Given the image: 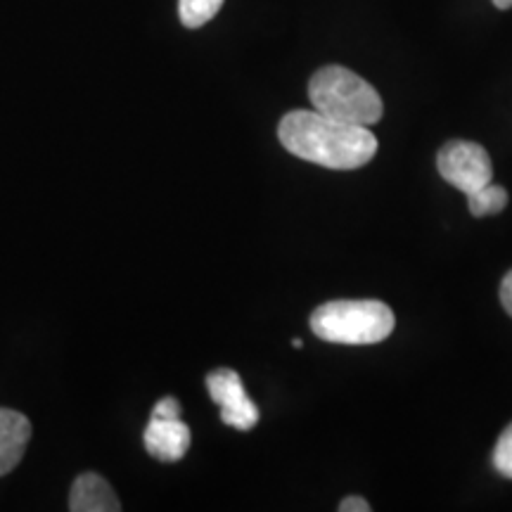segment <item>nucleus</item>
Instances as JSON below:
<instances>
[{
  "instance_id": "f257e3e1",
  "label": "nucleus",
  "mask_w": 512,
  "mask_h": 512,
  "mask_svg": "<svg viewBox=\"0 0 512 512\" xmlns=\"http://www.w3.org/2000/svg\"><path fill=\"white\" fill-rule=\"evenodd\" d=\"M278 138L294 157L339 171L366 166L377 152V138L368 126L330 119L316 110L285 114L280 119Z\"/></svg>"
},
{
  "instance_id": "f03ea898",
  "label": "nucleus",
  "mask_w": 512,
  "mask_h": 512,
  "mask_svg": "<svg viewBox=\"0 0 512 512\" xmlns=\"http://www.w3.org/2000/svg\"><path fill=\"white\" fill-rule=\"evenodd\" d=\"M309 98L316 112L356 126H373L384 114L380 93L366 79L339 64L318 69L311 76Z\"/></svg>"
},
{
  "instance_id": "7ed1b4c3",
  "label": "nucleus",
  "mask_w": 512,
  "mask_h": 512,
  "mask_svg": "<svg viewBox=\"0 0 512 512\" xmlns=\"http://www.w3.org/2000/svg\"><path fill=\"white\" fill-rule=\"evenodd\" d=\"M394 313L377 299H339L311 313L313 335L332 344H380L394 332Z\"/></svg>"
},
{
  "instance_id": "20e7f679",
  "label": "nucleus",
  "mask_w": 512,
  "mask_h": 512,
  "mask_svg": "<svg viewBox=\"0 0 512 512\" xmlns=\"http://www.w3.org/2000/svg\"><path fill=\"white\" fill-rule=\"evenodd\" d=\"M437 169L446 183L458 188L465 195L494 181V166L489 152L482 145L470 140H451L439 150Z\"/></svg>"
},
{
  "instance_id": "39448f33",
  "label": "nucleus",
  "mask_w": 512,
  "mask_h": 512,
  "mask_svg": "<svg viewBox=\"0 0 512 512\" xmlns=\"http://www.w3.org/2000/svg\"><path fill=\"white\" fill-rule=\"evenodd\" d=\"M209 396L221 406V420L235 430H252L259 422V408L249 399L240 375L230 368L214 370L207 375Z\"/></svg>"
},
{
  "instance_id": "423d86ee",
  "label": "nucleus",
  "mask_w": 512,
  "mask_h": 512,
  "mask_svg": "<svg viewBox=\"0 0 512 512\" xmlns=\"http://www.w3.org/2000/svg\"><path fill=\"white\" fill-rule=\"evenodd\" d=\"M190 427L181 418H152L145 427V451L159 463H176L190 448Z\"/></svg>"
},
{
  "instance_id": "0eeeda50",
  "label": "nucleus",
  "mask_w": 512,
  "mask_h": 512,
  "mask_svg": "<svg viewBox=\"0 0 512 512\" xmlns=\"http://www.w3.org/2000/svg\"><path fill=\"white\" fill-rule=\"evenodd\" d=\"M31 439V422L27 415L0 408V477L15 470Z\"/></svg>"
},
{
  "instance_id": "6e6552de",
  "label": "nucleus",
  "mask_w": 512,
  "mask_h": 512,
  "mask_svg": "<svg viewBox=\"0 0 512 512\" xmlns=\"http://www.w3.org/2000/svg\"><path fill=\"white\" fill-rule=\"evenodd\" d=\"M69 510L72 512H119V498L112 491V486L107 484V479H102L95 472H83L81 477H76L72 484V494H69Z\"/></svg>"
},
{
  "instance_id": "1a4fd4ad",
  "label": "nucleus",
  "mask_w": 512,
  "mask_h": 512,
  "mask_svg": "<svg viewBox=\"0 0 512 512\" xmlns=\"http://www.w3.org/2000/svg\"><path fill=\"white\" fill-rule=\"evenodd\" d=\"M505 204H508V192H505V188H501V185H494V183H486L479 190L467 195V207H470V214L477 216V219H482V216L501 214Z\"/></svg>"
},
{
  "instance_id": "9d476101",
  "label": "nucleus",
  "mask_w": 512,
  "mask_h": 512,
  "mask_svg": "<svg viewBox=\"0 0 512 512\" xmlns=\"http://www.w3.org/2000/svg\"><path fill=\"white\" fill-rule=\"evenodd\" d=\"M223 0H178V17L183 27L200 29L219 15Z\"/></svg>"
},
{
  "instance_id": "9b49d317",
  "label": "nucleus",
  "mask_w": 512,
  "mask_h": 512,
  "mask_svg": "<svg viewBox=\"0 0 512 512\" xmlns=\"http://www.w3.org/2000/svg\"><path fill=\"white\" fill-rule=\"evenodd\" d=\"M494 465L503 477L512 479V425H508L498 439L494 451Z\"/></svg>"
},
{
  "instance_id": "f8f14e48",
  "label": "nucleus",
  "mask_w": 512,
  "mask_h": 512,
  "mask_svg": "<svg viewBox=\"0 0 512 512\" xmlns=\"http://www.w3.org/2000/svg\"><path fill=\"white\" fill-rule=\"evenodd\" d=\"M152 418H181V403L174 396H164L162 401L155 403Z\"/></svg>"
},
{
  "instance_id": "ddd939ff",
  "label": "nucleus",
  "mask_w": 512,
  "mask_h": 512,
  "mask_svg": "<svg viewBox=\"0 0 512 512\" xmlns=\"http://www.w3.org/2000/svg\"><path fill=\"white\" fill-rule=\"evenodd\" d=\"M370 505L358 496H349L339 503V512H368Z\"/></svg>"
},
{
  "instance_id": "4468645a",
  "label": "nucleus",
  "mask_w": 512,
  "mask_h": 512,
  "mask_svg": "<svg viewBox=\"0 0 512 512\" xmlns=\"http://www.w3.org/2000/svg\"><path fill=\"white\" fill-rule=\"evenodd\" d=\"M501 302H503V309L512 316V271L505 275L501 283Z\"/></svg>"
},
{
  "instance_id": "2eb2a0df",
  "label": "nucleus",
  "mask_w": 512,
  "mask_h": 512,
  "mask_svg": "<svg viewBox=\"0 0 512 512\" xmlns=\"http://www.w3.org/2000/svg\"><path fill=\"white\" fill-rule=\"evenodd\" d=\"M494 5L498 10H510L512 8V0H494Z\"/></svg>"
}]
</instances>
